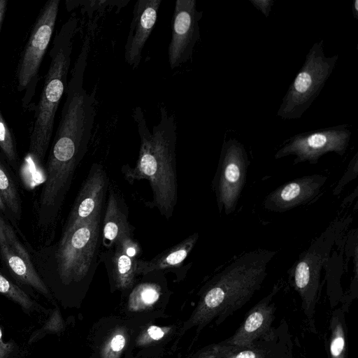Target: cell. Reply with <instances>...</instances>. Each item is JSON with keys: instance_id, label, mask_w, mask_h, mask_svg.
<instances>
[{"instance_id": "cell-1", "label": "cell", "mask_w": 358, "mask_h": 358, "mask_svg": "<svg viewBox=\"0 0 358 358\" xmlns=\"http://www.w3.org/2000/svg\"><path fill=\"white\" fill-rule=\"evenodd\" d=\"M140 138L138 157L134 167L121 168L124 179L133 184L147 180L152 192L150 203L169 220L178 200L176 172L177 124L173 114L160 107L159 122L150 131L143 109L136 106L132 113Z\"/></svg>"}, {"instance_id": "cell-2", "label": "cell", "mask_w": 358, "mask_h": 358, "mask_svg": "<svg viewBox=\"0 0 358 358\" xmlns=\"http://www.w3.org/2000/svg\"><path fill=\"white\" fill-rule=\"evenodd\" d=\"M275 252L257 249L246 252L213 275L201 290L198 304L182 330L198 331L211 321L217 325L241 308L259 290Z\"/></svg>"}, {"instance_id": "cell-3", "label": "cell", "mask_w": 358, "mask_h": 358, "mask_svg": "<svg viewBox=\"0 0 358 358\" xmlns=\"http://www.w3.org/2000/svg\"><path fill=\"white\" fill-rule=\"evenodd\" d=\"M78 18L73 14L54 38L50 51V62L36 107L29 138V154L36 164L43 162L53 132L55 115L68 84L73 38Z\"/></svg>"}, {"instance_id": "cell-4", "label": "cell", "mask_w": 358, "mask_h": 358, "mask_svg": "<svg viewBox=\"0 0 358 358\" xmlns=\"http://www.w3.org/2000/svg\"><path fill=\"white\" fill-rule=\"evenodd\" d=\"M104 209L61 237L53 251V268L64 286L87 287L98 267Z\"/></svg>"}, {"instance_id": "cell-5", "label": "cell", "mask_w": 358, "mask_h": 358, "mask_svg": "<svg viewBox=\"0 0 358 358\" xmlns=\"http://www.w3.org/2000/svg\"><path fill=\"white\" fill-rule=\"evenodd\" d=\"M348 219L333 222L299 257L292 268L293 285L310 329L316 331L315 314L322 268Z\"/></svg>"}, {"instance_id": "cell-6", "label": "cell", "mask_w": 358, "mask_h": 358, "mask_svg": "<svg viewBox=\"0 0 358 358\" xmlns=\"http://www.w3.org/2000/svg\"><path fill=\"white\" fill-rule=\"evenodd\" d=\"M338 59V55H325L323 40L315 43L283 97L278 116L283 120L300 118L319 95Z\"/></svg>"}, {"instance_id": "cell-7", "label": "cell", "mask_w": 358, "mask_h": 358, "mask_svg": "<svg viewBox=\"0 0 358 358\" xmlns=\"http://www.w3.org/2000/svg\"><path fill=\"white\" fill-rule=\"evenodd\" d=\"M60 0H48L41 9L21 54L17 71V89L25 92L23 106H29L38 82V73L55 29Z\"/></svg>"}, {"instance_id": "cell-8", "label": "cell", "mask_w": 358, "mask_h": 358, "mask_svg": "<svg viewBox=\"0 0 358 358\" xmlns=\"http://www.w3.org/2000/svg\"><path fill=\"white\" fill-rule=\"evenodd\" d=\"M250 164L245 148L236 138L224 141L212 181L219 213H234L247 180Z\"/></svg>"}, {"instance_id": "cell-9", "label": "cell", "mask_w": 358, "mask_h": 358, "mask_svg": "<svg viewBox=\"0 0 358 358\" xmlns=\"http://www.w3.org/2000/svg\"><path fill=\"white\" fill-rule=\"evenodd\" d=\"M350 136L347 124L298 134L276 152L274 158L279 159L294 155V164L305 162L315 164L327 152H334L343 156L348 149Z\"/></svg>"}, {"instance_id": "cell-10", "label": "cell", "mask_w": 358, "mask_h": 358, "mask_svg": "<svg viewBox=\"0 0 358 358\" xmlns=\"http://www.w3.org/2000/svg\"><path fill=\"white\" fill-rule=\"evenodd\" d=\"M0 259L3 268L17 282L46 296L50 295L28 250L19 239L11 224L1 214Z\"/></svg>"}, {"instance_id": "cell-11", "label": "cell", "mask_w": 358, "mask_h": 358, "mask_svg": "<svg viewBox=\"0 0 358 358\" xmlns=\"http://www.w3.org/2000/svg\"><path fill=\"white\" fill-rule=\"evenodd\" d=\"M202 11L196 8L195 0H177L171 23V36L168 48L171 69L189 61L200 39L199 21Z\"/></svg>"}, {"instance_id": "cell-12", "label": "cell", "mask_w": 358, "mask_h": 358, "mask_svg": "<svg viewBox=\"0 0 358 358\" xmlns=\"http://www.w3.org/2000/svg\"><path fill=\"white\" fill-rule=\"evenodd\" d=\"M141 252L133 234L122 236L111 248L100 252L99 259L106 266L112 287L125 291L134 287Z\"/></svg>"}, {"instance_id": "cell-13", "label": "cell", "mask_w": 358, "mask_h": 358, "mask_svg": "<svg viewBox=\"0 0 358 358\" xmlns=\"http://www.w3.org/2000/svg\"><path fill=\"white\" fill-rule=\"evenodd\" d=\"M108 187V178L103 166L93 164L73 202L62 234L103 210Z\"/></svg>"}, {"instance_id": "cell-14", "label": "cell", "mask_w": 358, "mask_h": 358, "mask_svg": "<svg viewBox=\"0 0 358 358\" xmlns=\"http://www.w3.org/2000/svg\"><path fill=\"white\" fill-rule=\"evenodd\" d=\"M279 290L275 285L271 292L261 299L250 310L245 320L233 336L224 341L241 348H252L259 341L273 338L270 332L275 319V306L272 300Z\"/></svg>"}, {"instance_id": "cell-15", "label": "cell", "mask_w": 358, "mask_h": 358, "mask_svg": "<svg viewBox=\"0 0 358 358\" xmlns=\"http://www.w3.org/2000/svg\"><path fill=\"white\" fill-rule=\"evenodd\" d=\"M327 180V176L312 174L284 183L265 197L264 208L282 213L308 203L320 194Z\"/></svg>"}, {"instance_id": "cell-16", "label": "cell", "mask_w": 358, "mask_h": 358, "mask_svg": "<svg viewBox=\"0 0 358 358\" xmlns=\"http://www.w3.org/2000/svg\"><path fill=\"white\" fill-rule=\"evenodd\" d=\"M162 0L136 1L124 45V59L132 69H138L144 46L157 21Z\"/></svg>"}, {"instance_id": "cell-17", "label": "cell", "mask_w": 358, "mask_h": 358, "mask_svg": "<svg viewBox=\"0 0 358 358\" xmlns=\"http://www.w3.org/2000/svg\"><path fill=\"white\" fill-rule=\"evenodd\" d=\"M108 190L101 226V243L105 249L111 248L122 236L133 234L124 200L113 187Z\"/></svg>"}, {"instance_id": "cell-18", "label": "cell", "mask_w": 358, "mask_h": 358, "mask_svg": "<svg viewBox=\"0 0 358 358\" xmlns=\"http://www.w3.org/2000/svg\"><path fill=\"white\" fill-rule=\"evenodd\" d=\"M143 280L134 285L127 303V309L139 313L153 308L165 295L166 282L162 271L143 275Z\"/></svg>"}, {"instance_id": "cell-19", "label": "cell", "mask_w": 358, "mask_h": 358, "mask_svg": "<svg viewBox=\"0 0 358 358\" xmlns=\"http://www.w3.org/2000/svg\"><path fill=\"white\" fill-rule=\"evenodd\" d=\"M198 239L199 233L195 232L150 260L139 259L137 263L138 275L180 266L193 250Z\"/></svg>"}, {"instance_id": "cell-20", "label": "cell", "mask_w": 358, "mask_h": 358, "mask_svg": "<svg viewBox=\"0 0 358 358\" xmlns=\"http://www.w3.org/2000/svg\"><path fill=\"white\" fill-rule=\"evenodd\" d=\"M346 313L341 307L332 313L330 320V336L329 341V358H347V325L345 319Z\"/></svg>"}, {"instance_id": "cell-21", "label": "cell", "mask_w": 358, "mask_h": 358, "mask_svg": "<svg viewBox=\"0 0 358 358\" xmlns=\"http://www.w3.org/2000/svg\"><path fill=\"white\" fill-rule=\"evenodd\" d=\"M0 194L16 222L22 217V202L17 187L9 171L0 159Z\"/></svg>"}, {"instance_id": "cell-22", "label": "cell", "mask_w": 358, "mask_h": 358, "mask_svg": "<svg viewBox=\"0 0 358 358\" xmlns=\"http://www.w3.org/2000/svg\"><path fill=\"white\" fill-rule=\"evenodd\" d=\"M129 334L123 326L113 329L106 336L99 350V358H120L126 349Z\"/></svg>"}, {"instance_id": "cell-23", "label": "cell", "mask_w": 358, "mask_h": 358, "mask_svg": "<svg viewBox=\"0 0 358 358\" xmlns=\"http://www.w3.org/2000/svg\"><path fill=\"white\" fill-rule=\"evenodd\" d=\"M0 149L10 167L17 171L19 165L16 143L12 130L0 110Z\"/></svg>"}, {"instance_id": "cell-24", "label": "cell", "mask_w": 358, "mask_h": 358, "mask_svg": "<svg viewBox=\"0 0 358 358\" xmlns=\"http://www.w3.org/2000/svg\"><path fill=\"white\" fill-rule=\"evenodd\" d=\"M174 331L172 326L149 325L141 330L134 341L135 348L152 347L165 341Z\"/></svg>"}, {"instance_id": "cell-25", "label": "cell", "mask_w": 358, "mask_h": 358, "mask_svg": "<svg viewBox=\"0 0 358 358\" xmlns=\"http://www.w3.org/2000/svg\"><path fill=\"white\" fill-rule=\"evenodd\" d=\"M0 293L26 310L33 309L35 306V303L31 298L1 271Z\"/></svg>"}, {"instance_id": "cell-26", "label": "cell", "mask_w": 358, "mask_h": 358, "mask_svg": "<svg viewBox=\"0 0 358 358\" xmlns=\"http://www.w3.org/2000/svg\"><path fill=\"white\" fill-rule=\"evenodd\" d=\"M243 348L229 345L224 341L203 348L191 358H224Z\"/></svg>"}, {"instance_id": "cell-27", "label": "cell", "mask_w": 358, "mask_h": 358, "mask_svg": "<svg viewBox=\"0 0 358 358\" xmlns=\"http://www.w3.org/2000/svg\"><path fill=\"white\" fill-rule=\"evenodd\" d=\"M278 338L266 358H294L289 341L285 338V335H278Z\"/></svg>"}, {"instance_id": "cell-28", "label": "cell", "mask_w": 358, "mask_h": 358, "mask_svg": "<svg viewBox=\"0 0 358 358\" xmlns=\"http://www.w3.org/2000/svg\"><path fill=\"white\" fill-rule=\"evenodd\" d=\"M272 346L262 347L257 344L252 348H243L224 358H266Z\"/></svg>"}, {"instance_id": "cell-29", "label": "cell", "mask_w": 358, "mask_h": 358, "mask_svg": "<svg viewBox=\"0 0 358 358\" xmlns=\"http://www.w3.org/2000/svg\"><path fill=\"white\" fill-rule=\"evenodd\" d=\"M358 173V152H357L348 164V169L342 178L333 191L334 195H338L343 187L350 180L355 179Z\"/></svg>"}, {"instance_id": "cell-30", "label": "cell", "mask_w": 358, "mask_h": 358, "mask_svg": "<svg viewBox=\"0 0 358 358\" xmlns=\"http://www.w3.org/2000/svg\"><path fill=\"white\" fill-rule=\"evenodd\" d=\"M250 2L254 7L260 10L266 17L269 16L272 6L274 3L273 0H250Z\"/></svg>"}, {"instance_id": "cell-31", "label": "cell", "mask_w": 358, "mask_h": 358, "mask_svg": "<svg viewBox=\"0 0 358 358\" xmlns=\"http://www.w3.org/2000/svg\"><path fill=\"white\" fill-rule=\"evenodd\" d=\"M0 214L2 215L10 224L17 227V222L8 208L4 200L0 194Z\"/></svg>"}, {"instance_id": "cell-32", "label": "cell", "mask_w": 358, "mask_h": 358, "mask_svg": "<svg viewBox=\"0 0 358 358\" xmlns=\"http://www.w3.org/2000/svg\"><path fill=\"white\" fill-rule=\"evenodd\" d=\"M12 350V343L3 342L2 339V331L0 328V358H6Z\"/></svg>"}, {"instance_id": "cell-33", "label": "cell", "mask_w": 358, "mask_h": 358, "mask_svg": "<svg viewBox=\"0 0 358 358\" xmlns=\"http://www.w3.org/2000/svg\"><path fill=\"white\" fill-rule=\"evenodd\" d=\"M8 6V0H0V33Z\"/></svg>"}, {"instance_id": "cell-34", "label": "cell", "mask_w": 358, "mask_h": 358, "mask_svg": "<svg viewBox=\"0 0 358 358\" xmlns=\"http://www.w3.org/2000/svg\"><path fill=\"white\" fill-rule=\"evenodd\" d=\"M353 15L354 17L358 18V0H355L353 4Z\"/></svg>"}]
</instances>
